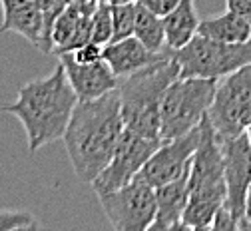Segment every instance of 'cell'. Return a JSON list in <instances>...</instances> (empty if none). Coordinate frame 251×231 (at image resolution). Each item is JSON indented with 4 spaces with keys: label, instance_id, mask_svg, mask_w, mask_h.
<instances>
[{
    "label": "cell",
    "instance_id": "obj_1",
    "mask_svg": "<svg viewBox=\"0 0 251 231\" xmlns=\"http://www.w3.org/2000/svg\"><path fill=\"white\" fill-rule=\"evenodd\" d=\"M126 129L122 118L120 90H112L96 100L78 102L64 134V146L82 183H92L110 163Z\"/></svg>",
    "mask_w": 251,
    "mask_h": 231
},
{
    "label": "cell",
    "instance_id": "obj_2",
    "mask_svg": "<svg viewBox=\"0 0 251 231\" xmlns=\"http://www.w3.org/2000/svg\"><path fill=\"white\" fill-rule=\"evenodd\" d=\"M78 102L64 66L58 64L48 76L22 84L18 98L2 106V112L12 114L22 124L28 152L36 154L40 148L64 138Z\"/></svg>",
    "mask_w": 251,
    "mask_h": 231
},
{
    "label": "cell",
    "instance_id": "obj_3",
    "mask_svg": "<svg viewBox=\"0 0 251 231\" xmlns=\"http://www.w3.org/2000/svg\"><path fill=\"white\" fill-rule=\"evenodd\" d=\"M227 187L224 152L209 114L200 124V144L190 170V202L181 217L183 229H211L215 213L226 205Z\"/></svg>",
    "mask_w": 251,
    "mask_h": 231
},
{
    "label": "cell",
    "instance_id": "obj_4",
    "mask_svg": "<svg viewBox=\"0 0 251 231\" xmlns=\"http://www.w3.org/2000/svg\"><path fill=\"white\" fill-rule=\"evenodd\" d=\"M179 78V64L168 54L120 82L122 118L128 129L153 140L160 136V112L170 84Z\"/></svg>",
    "mask_w": 251,
    "mask_h": 231
},
{
    "label": "cell",
    "instance_id": "obj_5",
    "mask_svg": "<svg viewBox=\"0 0 251 231\" xmlns=\"http://www.w3.org/2000/svg\"><path fill=\"white\" fill-rule=\"evenodd\" d=\"M219 80L215 78H176L162 102L160 136L172 140L183 136L207 116Z\"/></svg>",
    "mask_w": 251,
    "mask_h": 231
},
{
    "label": "cell",
    "instance_id": "obj_6",
    "mask_svg": "<svg viewBox=\"0 0 251 231\" xmlns=\"http://www.w3.org/2000/svg\"><path fill=\"white\" fill-rule=\"evenodd\" d=\"M168 54L179 64L181 78H215L251 64V40L247 42H222L196 34L181 48H168Z\"/></svg>",
    "mask_w": 251,
    "mask_h": 231
},
{
    "label": "cell",
    "instance_id": "obj_7",
    "mask_svg": "<svg viewBox=\"0 0 251 231\" xmlns=\"http://www.w3.org/2000/svg\"><path fill=\"white\" fill-rule=\"evenodd\" d=\"M98 200L116 231H148L155 219V187L142 178L116 191L100 193Z\"/></svg>",
    "mask_w": 251,
    "mask_h": 231
},
{
    "label": "cell",
    "instance_id": "obj_8",
    "mask_svg": "<svg viewBox=\"0 0 251 231\" xmlns=\"http://www.w3.org/2000/svg\"><path fill=\"white\" fill-rule=\"evenodd\" d=\"M164 140H153L146 138L134 129H124V134L118 142V148L110 159V163L104 168V172L94 180L90 185L94 187L96 195L100 193H110L126 183H130L140 170L146 166V161L151 157V154L160 148Z\"/></svg>",
    "mask_w": 251,
    "mask_h": 231
},
{
    "label": "cell",
    "instance_id": "obj_9",
    "mask_svg": "<svg viewBox=\"0 0 251 231\" xmlns=\"http://www.w3.org/2000/svg\"><path fill=\"white\" fill-rule=\"evenodd\" d=\"M251 102V64L219 80L213 104L209 108V120L217 131L219 140H229L243 129L239 126V112Z\"/></svg>",
    "mask_w": 251,
    "mask_h": 231
},
{
    "label": "cell",
    "instance_id": "obj_10",
    "mask_svg": "<svg viewBox=\"0 0 251 231\" xmlns=\"http://www.w3.org/2000/svg\"><path fill=\"white\" fill-rule=\"evenodd\" d=\"M198 144H200V126L183 136L164 140L136 178H142L151 187H160L177 180L192 168V159L198 150Z\"/></svg>",
    "mask_w": 251,
    "mask_h": 231
},
{
    "label": "cell",
    "instance_id": "obj_11",
    "mask_svg": "<svg viewBox=\"0 0 251 231\" xmlns=\"http://www.w3.org/2000/svg\"><path fill=\"white\" fill-rule=\"evenodd\" d=\"M224 152V172H226V187H227V200L226 207L237 221L245 213V204L251 191V142L247 134L219 140Z\"/></svg>",
    "mask_w": 251,
    "mask_h": 231
},
{
    "label": "cell",
    "instance_id": "obj_12",
    "mask_svg": "<svg viewBox=\"0 0 251 231\" xmlns=\"http://www.w3.org/2000/svg\"><path fill=\"white\" fill-rule=\"evenodd\" d=\"M58 60L64 66L66 76L80 102L96 100V98L120 86V76L114 74V70L110 68L104 58L90 62V64H80L70 56V52H64L58 56Z\"/></svg>",
    "mask_w": 251,
    "mask_h": 231
},
{
    "label": "cell",
    "instance_id": "obj_13",
    "mask_svg": "<svg viewBox=\"0 0 251 231\" xmlns=\"http://www.w3.org/2000/svg\"><path fill=\"white\" fill-rule=\"evenodd\" d=\"M190 170L177 180L155 187V219L150 227L151 231L183 229L181 217L190 202Z\"/></svg>",
    "mask_w": 251,
    "mask_h": 231
},
{
    "label": "cell",
    "instance_id": "obj_14",
    "mask_svg": "<svg viewBox=\"0 0 251 231\" xmlns=\"http://www.w3.org/2000/svg\"><path fill=\"white\" fill-rule=\"evenodd\" d=\"M2 26L0 32H14L40 50L44 36V16L36 0H0Z\"/></svg>",
    "mask_w": 251,
    "mask_h": 231
},
{
    "label": "cell",
    "instance_id": "obj_15",
    "mask_svg": "<svg viewBox=\"0 0 251 231\" xmlns=\"http://www.w3.org/2000/svg\"><path fill=\"white\" fill-rule=\"evenodd\" d=\"M166 56H168V48L164 52H151L136 36L112 40L104 46V52H102V58L108 62V66L114 70V74L120 78L130 76V74L146 68V66L158 62Z\"/></svg>",
    "mask_w": 251,
    "mask_h": 231
},
{
    "label": "cell",
    "instance_id": "obj_16",
    "mask_svg": "<svg viewBox=\"0 0 251 231\" xmlns=\"http://www.w3.org/2000/svg\"><path fill=\"white\" fill-rule=\"evenodd\" d=\"M90 16L78 12L74 6H68L54 20L50 34V56L72 52L78 46L90 42Z\"/></svg>",
    "mask_w": 251,
    "mask_h": 231
},
{
    "label": "cell",
    "instance_id": "obj_17",
    "mask_svg": "<svg viewBox=\"0 0 251 231\" xmlns=\"http://www.w3.org/2000/svg\"><path fill=\"white\" fill-rule=\"evenodd\" d=\"M200 16L194 0H181V2L164 16V26H166V42L168 48L176 50L190 42L200 28Z\"/></svg>",
    "mask_w": 251,
    "mask_h": 231
},
{
    "label": "cell",
    "instance_id": "obj_18",
    "mask_svg": "<svg viewBox=\"0 0 251 231\" xmlns=\"http://www.w3.org/2000/svg\"><path fill=\"white\" fill-rule=\"evenodd\" d=\"M198 34L222 42H247L251 40V22L237 12L227 10L219 16H209L201 20Z\"/></svg>",
    "mask_w": 251,
    "mask_h": 231
},
{
    "label": "cell",
    "instance_id": "obj_19",
    "mask_svg": "<svg viewBox=\"0 0 251 231\" xmlns=\"http://www.w3.org/2000/svg\"><path fill=\"white\" fill-rule=\"evenodd\" d=\"M134 36H136L148 50H151V52H164V50L168 48L164 16L151 12L150 8H146V6H142V4L138 2Z\"/></svg>",
    "mask_w": 251,
    "mask_h": 231
},
{
    "label": "cell",
    "instance_id": "obj_20",
    "mask_svg": "<svg viewBox=\"0 0 251 231\" xmlns=\"http://www.w3.org/2000/svg\"><path fill=\"white\" fill-rule=\"evenodd\" d=\"M90 30L92 36L90 40L106 46L108 42H112L114 36V20H112V4L102 2L98 6V10L90 16Z\"/></svg>",
    "mask_w": 251,
    "mask_h": 231
},
{
    "label": "cell",
    "instance_id": "obj_21",
    "mask_svg": "<svg viewBox=\"0 0 251 231\" xmlns=\"http://www.w3.org/2000/svg\"><path fill=\"white\" fill-rule=\"evenodd\" d=\"M136 10H138V2L112 4V20H114V36H112V40H122V38L134 36Z\"/></svg>",
    "mask_w": 251,
    "mask_h": 231
},
{
    "label": "cell",
    "instance_id": "obj_22",
    "mask_svg": "<svg viewBox=\"0 0 251 231\" xmlns=\"http://www.w3.org/2000/svg\"><path fill=\"white\" fill-rule=\"evenodd\" d=\"M36 2L44 16V36H42L40 52L50 56V34H52L54 20L70 6V0H36Z\"/></svg>",
    "mask_w": 251,
    "mask_h": 231
},
{
    "label": "cell",
    "instance_id": "obj_23",
    "mask_svg": "<svg viewBox=\"0 0 251 231\" xmlns=\"http://www.w3.org/2000/svg\"><path fill=\"white\" fill-rule=\"evenodd\" d=\"M40 221L30 213L20 209H0V231H16V229H38Z\"/></svg>",
    "mask_w": 251,
    "mask_h": 231
},
{
    "label": "cell",
    "instance_id": "obj_24",
    "mask_svg": "<svg viewBox=\"0 0 251 231\" xmlns=\"http://www.w3.org/2000/svg\"><path fill=\"white\" fill-rule=\"evenodd\" d=\"M102 52H104V46L102 44H96V42H86L82 46H78L76 50L70 52V56L80 62V64H90V62H96V60H102Z\"/></svg>",
    "mask_w": 251,
    "mask_h": 231
},
{
    "label": "cell",
    "instance_id": "obj_25",
    "mask_svg": "<svg viewBox=\"0 0 251 231\" xmlns=\"http://www.w3.org/2000/svg\"><path fill=\"white\" fill-rule=\"evenodd\" d=\"M211 229L213 231L215 229L217 231H237V221H235V217L231 215V211L226 205L215 213V219L211 223Z\"/></svg>",
    "mask_w": 251,
    "mask_h": 231
},
{
    "label": "cell",
    "instance_id": "obj_26",
    "mask_svg": "<svg viewBox=\"0 0 251 231\" xmlns=\"http://www.w3.org/2000/svg\"><path fill=\"white\" fill-rule=\"evenodd\" d=\"M138 2L146 8H150L151 12L160 14V16H166L168 12H172L181 0H138Z\"/></svg>",
    "mask_w": 251,
    "mask_h": 231
},
{
    "label": "cell",
    "instance_id": "obj_27",
    "mask_svg": "<svg viewBox=\"0 0 251 231\" xmlns=\"http://www.w3.org/2000/svg\"><path fill=\"white\" fill-rule=\"evenodd\" d=\"M226 4H227V10H233L251 22V0H226Z\"/></svg>",
    "mask_w": 251,
    "mask_h": 231
},
{
    "label": "cell",
    "instance_id": "obj_28",
    "mask_svg": "<svg viewBox=\"0 0 251 231\" xmlns=\"http://www.w3.org/2000/svg\"><path fill=\"white\" fill-rule=\"evenodd\" d=\"M100 4H102V0H70V6H74L78 12L86 14V16H92L98 10Z\"/></svg>",
    "mask_w": 251,
    "mask_h": 231
},
{
    "label": "cell",
    "instance_id": "obj_29",
    "mask_svg": "<svg viewBox=\"0 0 251 231\" xmlns=\"http://www.w3.org/2000/svg\"><path fill=\"white\" fill-rule=\"evenodd\" d=\"M237 231H251V193L247 197V204H245V213L239 219V227Z\"/></svg>",
    "mask_w": 251,
    "mask_h": 231
},
{
    "label": "cell",
    "instance_id": "obj_30",
    "mask_svg": "<svg viewBox=\"0 0 251 231\" xmlns=\"http://www.w3.org/2000/svg\"><path fill=\"white\" fill-rule=\"evenodd\" d=\"M249 124H251V102L247 106H243V110L239 112V126H241L243 131L247 129Z\"/></svg>",
    "mask_w": 251,
    "mask_h": 231
},
{
    "label": "cell",
    "instance_id": "obj_31",
    "mask_svg": "<svg viewBox=\"0 0 251 231\" xmlns=\"http://www.w3.org/2000/svg\"><path fill=\"white\" fill-rule=\"evenodd\" d=\"M102 2H108V4H124V2H138V0H102Z\"/></svg>",
    "mask_w": 251,
    "mask_h": 231
},
{
    "label": "cell",
    "instance_id": "obj_32",
    "mask_svg": "<svg viewBox=\"0 0 251 231\" xmlns=\"http://www.w3.org/2000/svg\"><path fill=\"white\" fill-rule=\"evenodd\" d=\"M245 134H247V138H249V142H251V124L247 126V129H245Z\"/></svg>",
    "mask_w": 251,
    "mask_h": 231
},
{
    "label": "cell",
    "instance_id": "obj_33",
    "mask_svg": "<svg viewBox=\"0 0 251 231\" xmlns=\"http://www.w3.org/2000/svg\"><path fill=\"white\" fill-rule=\"evenodd\" d=\"M249 193H251V191H249Z\"/></svg>",
    "mask_w": 251,
    "mask_h": 231
}]
</instances>
